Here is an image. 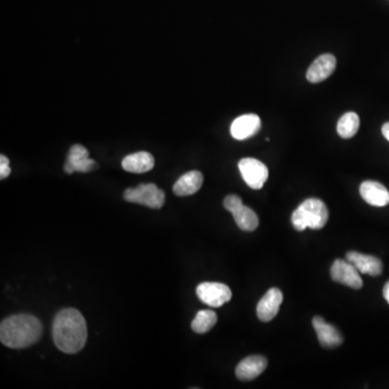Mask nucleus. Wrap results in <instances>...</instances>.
Returning <instances> with one entry per match:
<instances>
[{
	"label": "nucleus",
	"mask_w": 389,
	"mask_h": 389,
	"mask_svg": "<svg viewBox=\"0 0 389 389\" xmlns=\"http://www.w3.org/2000/svg\"><path fill=\"white\" fill-rule=\"evenodd\" d=\"M312 326L315 329L320 344L324 347L334 348L340 346L343 343V336L338 329L332 324H328L324 318L316 316L312 319Z\"/></svg>",
	"instance_id": "obj_13"
},
{
	"label": "nucleus",
	"mask_w": 389,
	"mask_h": 389,
	"mask_svg": "<svg viewBox=\"0 0 389 389\" xmlns=\"http://www.w3.org/2000/svg\"><path fill=\"white\" fill-rule=\"evenodd\" d=\"M329 211L326 203L317 198L306 199L296 208L291 222L298 231L306 229H321L328 223Z\"/></svg>",
	"instance_id": "obj_3"
},
{
	"label": "nucleus",
	"mask_w": 389,
	"mask_h": 389,
	"mask_svg": "<svg viewBox=\"0 0 389 389\" xmlns=\"http://www.w3.org/2000/svg\"><path fill=\"white\" fill-rule=\"evenodd\" d=\"M243 181L252 189H261L268 179V169L255 158H243L238 163Z\"/></svg>",
	"instance_id": "obj_7"
},
{
	"label": "nucleus",
	"mask_w": 389,
	"mask_h": 389,
	"mask_svg": "<svg viewBox=\"0 0 389 389\" xmlns=\"http://www.w3.org/2000/svg\"><path fill=\"white\" fill-rule=\"evenodd\" d=\"M125 200L128 203H138L152 209H160L165 205L166 195L157 185L141 184L136 189H128L124 193Z\"/></svg>",
	"instance_id": "obj_4"
},
{
	"label": "nucleus",
	"mask_w": 389,
	"mask_h": 389,
	"mask_svg": "<svg viewBox=\"0 0 389 389\" xmlns=\"http://www.w3.org/2000/svg\"><path fill=\"white\" fill-rule=\"evenodd\" d=\"M360 195L369 205L385 207L389 203V191L384 185L376 181H366L360 185Z\"/></svg>",
	"instance_id": "obj_16"
},
{
	"label": "nucleus",
	"mask_w": 389,
	"mask_h": 389,
	"mask_svg": "<svg viewBox=\"0 0 389 389\" xmlns=\"http://www.w3.org/2000/svg\"><path fill=\"white\" fill-rule=\"evenodd\" d=\"M42 336V322L33 315L10 316L0 324V340L4 345L13 350L34 345Z\"/></svg>",
	"instance_id": "obj_2"
},
{
	"label": "nucleus",
	"mask_w": 389,
	"mask_h": 389,
	"mask_svg": "<svg viewBox=\"0 0 389 389\" xmlns=\"http://www.w3.org/2000/svg\"><path fill=\"white\" fill-rule=\"evenodd\" d=\"M124 170L131 173H145L152 170L155 166V159L147 152L134 153L125 157L122 162Z\"/></svg>",
	"instance_id": "obj_18"
},
{
	"label": "nucleus",
	"mask_w": 389,
	"mask_h": 389,
	"mask_svg": "<svg viewBox=\"0 0 389 389\" xmlns=\"http://www.w3.org/2000/svg\"><path fill=\"white\" fill-rule=\"evenodd\" d=\"M283 302V294L277 288H272L261 298L257 306V317L261 321L269 322L278 315Z\"/></svg>",
	"instance_id": "obj_10"
},
{
	"label": "nucleus",
	"mask_w": 389,
	"mask_h": 389,
	"mask_svg": "<svg viewBox=\"0 0 389 389\" xmlns=\"http://www.w3.org/2000/svg\"><path fill=\"white\" fill-rule=\"evenodd\" d=\"M359 127H360V119L358 115L354 112L346 113L338 120V136L343 139H352L358 132Z\"/></svg>",
	"instance_id": "obj_19"
},
{
	"label": "nucleus",
	"mask_w": 389,
	"mask_h": 389,
	"mask_svg": "<svg viewBox=\"0 0 389 389\" xmlns=\"http://www.w3.org/2000/svg\"><path fill=\"white\" fill-rule=\"evenodd\" d=\"M196 293L199 300L210 307H221L233 296L229 287L219 282H203L197 287Z\"/></svg>",
	"instance_id": "obj_6"
},
{
	"label": "nucleus",
	"mask_w": 389,
	"mask_h": 389,
	"mask_svg": "<svg viewBox=\"0 0 389 389\" xmlns=\"http://www.w3.org/2000/svg\"><path fill=\"white\" fill-rule=\"evenodd\" d=\"M217 316L213 310H200L191 322V329L198 334L207 333L217 324Z\"/></svg>",
	"instance_id": "obj_20"
},
{
	"label": "nucleus",
	"mask_w": 389,
	"mask_h": 389,
	"mask_svg": "<svg viewBox=\"0 0 389 389\" xmlns=\"http://www.w3.org/2000/svg\"><path fill=\"white\" fill-rule=\"evenodd\" d=\"M346 260L358 269L359 273L366 274V275L373 276V277H376L382 274L383 264L378 257L359 253L356 251H350L346 254Z\"/></svg>",
	"instance_id": "obj_14"
},
{
	"label": "nucleus",
	"mask_w": 389,
	"mask_h": 389,
	"mask_svg": "<svg viewBox=\"0 0 389 389\" xmlns=\"http://www.w3.org/2000/svg\"><path fill=\"white\" fill-rule=\"evenodd\" d=\"M382 133L384 138L389 142V122H386V124L383 126Z\"/></svg>",
	"instance_id": "obj_22"
},
{
	"label": "nucleus",
	"mask_w": 389,
	"mask_h": 389,
	"mask_svg": "<svg viewBox=\"0 0 389 389\" xmlns=\"http://www.w3.org/2000/svg\"><path fill=\"white\" fill-rule=\"evenodd\" d=\"M336 68V58L332 54H322L316 58L314 63L308 68L306 78L312 84L324 82L333 74Z\"/></svg>",
	"instance_id": "obj_12"
},
{
	"label": "nucleus",
	"mask_w": 389,
	"mask_h": 389,
	"mask_svg": "<svg viewBox=\"0 0 389 389\" xmlns=\"http://www.w3.org/2000/svg\"><path fill=\"white\" fill-rule=\"evenodd\" d=\"M261 119L257 115H243L234 120L231 126V134L235 140H247L255 136L261 129Z\"/></svg>",
	"instance_id": "obj_11"
},
{
	"label": "nucleus",
	"mask_w": 389,
	"mask_h": 389,
	"mask_svg": "<svg viewBox=\"0 0 389 389\" xmlns=\"http://www.w3.org/2000/svg\"><path fill=\"white\" fill-rule=\"evenodd\" d=\"M203 175L199 171H191L179 177L173 186V193L179 197L191 196L203 186Z\"/></svg>",
	"instance_id": "obj_17"
},
{
	"label": "nucleus",
	"mask_w": 389,
	"mask_h": 389,
	"mask_svg": "<svg viewBox=\"0 0 389 389\" xmlns=\"http://www.w3.org/2000/svg\"><path fill=\"white\" fill-rule=\"evenodd\" d=\"M266 366H267V359L265 357H247L236 368V376L238 380L248 382V381L254 380L261 376Z\"/></svg>",
	"instance_id": "obj_15"
},
{
	"label": "nucleus",
	"mask_w": 389,
	"mask_h": 389,
	"mask_svg": "<svg viewBox=\"0 0 389 389\" xmlns=\"http://www.w3.org/2000/svg\"><path fill=\"white\" fill-rule=\"evenodd\" d=\"M10 173H11V168H10L9 159L5 155H1L0 156V179H7Z\"/></svg>",
	"instance_id": "obj_21"
},
{
	"label": "nucleus",
	"mask_w": 389,
	"mask_h": 389,
	"mask_svg": "<svg viewBox=\"0 0 389 389\" xmlns=\"http://www.w3.org/2000/svg\"><path fill=\"white\" fill-rule=\"evenodd\" d=\"M54 344L65 354H77L84 347L88 338V329L84 316L75 308H65L54 318Z\"/></svg>",
	"instance_id": "obj_1"
},
{
	"label": "nucleus",
	"mask_w": 389,
	"mask_h": 389,
	"mask_svg": "<svg viewBox=\"0 0 389 389\" xmlns=\"http://www.w3.org/2000/svg\"><path fill=\"white\" fill-rule=\"evenodd\" d=\"M383 294H384L385 300H386L387 303L389 304V281L386 282L385 284L384 290H383Z\"/></svg>",
	"instance_id": "obj_23"
},
{
	"label": "nucleus",
	"mask_w": 389,
	"mask_h": 389,
	"mask_svg": "<svg viewBox=\"0 0 389 389\" xmlns=\"http://www.w3.org/2000/svg\"><path fill=\"white\" fill-rule=\"evenodd\" d=\"M331 278L334 281L352 289H362L364 286V281L358 269L352 263L344 260L334 261L331 267Z\"/></svg>",
	"instance_id": "obj_8"
},
{
	"label": "nucleus",
	"mask_w": 389,
	"mask_h": 389,
	"mask_svg": "<svg viewBox=\"0 0 389 389\" xmlns=\"http://www.w3.org/2000/svg\"><path fill=\"white\" fill-rule=\"evenodd\" d=\"M224 208L233 215L237 227L245 231H253L259 227V217L251 208L243 205L241 197L229 195L224 199Z\"/></svg>",
	"instance_id": "obj_5"
},
{
	"label": "nucleus",
	"mask_w": 389,
	"mask_h": 389,
	"mask_svg": "<svg viewBox=\"0 0 389 389\" xmlns=\"http://www.w3.org/2000/svg\"><path fill=\"white\" fill-rule=\"evenodd\" d=\"M96 168V162L89 157L88 149L82 145L70 147L64 171L68 174L74 172L87 173Z\"/></svg>",
	"instance_id": "obj_9"
}]
</instances>
